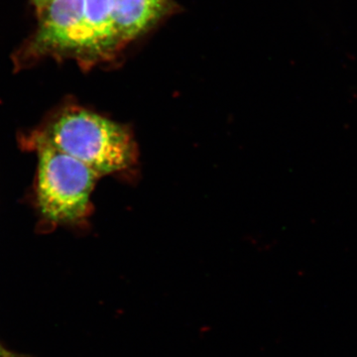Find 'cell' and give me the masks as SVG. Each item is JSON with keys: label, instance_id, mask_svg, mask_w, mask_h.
<instances>
[{"label": "cell", "instance_id": "obj_7", "mask_svg": "<svg viewBox=\"0 0 357 357\" xmlns=\"http://www.w3.org/2000/svg\"><path fill=\"white\" fill-rule=\"evenodd\" d=\"M0 357H13L10 352L6 351V349L0 345Z\"/></svg>", "mask_w": 357, "mask_h": 357}, {"label": "cell", "instance_id": "obj_6", "mask_svg": "<svg viewBox=\"0 0 357 357\" xmlns=\"http://www.w3.org/2000/svg\"><path fill=\"white\" fill-rule=\"evenodd\" d=\"M31 1L33 6H34L35 8H36L37 13H38V15H40V14L43 13L47 7L50 6L53 0H31Z\"/></svg>", "mask_w": 357, "mask_h": 357}, {"label": "cell", "instance_id": "obj_4", "mask_svg": "<svg viewBox=\"0 0 357 357\" xmlns=\"http://www.w3.org/2000/svg\"><path fill=\"white\" fill-rule=\"evenodd\" d=\"M84 46L82 61L103 59L121 46L110 0H84Z\"/></svg>", "mask_w": 357, "mask_h": 357}, {"label": "cell", "instance_id": "obj_2", "mask_svg": "<svg viewBox=\"0 0 357 357\" xmlns=\"http://www.w3.org/2000/svg\"><path fill=\"white\" fill-rule=\"evenodd\" d=\"M38 201L52 222L75 223L88 217L91 192L100 176L69 155L38 142Z\"/></svg>", "mask_w": 357, "mask_h": 357}, {"label": "cell", "instance_id": "obj_1", "mask_svg": "<svg viewBox=\"0 0 357 357\" xmlns=\"http://www.w3.org/2000/svg\"><path fill=\"white\" fill-rule=\"evenodd\" d=\"M38 142L79 160L100 177L128 170L137 159L135 141L126 126L81 107L61 112Z\"/></svg>", "mask_w": 357, "mask_h": 357}, {"label": "cell", "instance_id": "obj_3", "mask_svg": "<svg viewBox=\"0 0 357 357\" xmlns=\"http://www.w3.org/2000/svg\"><path fill=\"white\" fill-rule=\"evenodd\" d=\"M40 23L20 52L25 60L43 56H77L84 46V0H53L40 14Z\"/></svg>", "mask_w": 357, "mask_h": 357}, {"label": "cell", "instance_id": "obj_5", "mask_svg": "<svg viewBox=\"0 0 357 357\" xmlns=\"http://www.w3.org/2000/svg\"><path fill=\"white\" fill-rule=\"evenodd\" d=\"M168 0H110L112 20L121 44L139 36L166 10Z\"/></svg>", "mask_w": 357, "mask_h": 357}]
</instances>
